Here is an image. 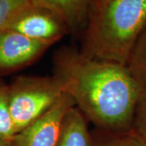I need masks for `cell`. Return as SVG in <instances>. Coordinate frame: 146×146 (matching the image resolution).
I'll return each instance as SVG.
<instances>
[{
  "mask_svg": "<svg viewBox=\"0 0 146 146\" xmlns=\"http://www.w3.org/2000/svg\"><path fill=\"white\" fill-rule=\"evenodd\" d=\"M53 63L54 75L87 119L101 131L131 129L144 89L127 66L91 58L69 47L56 51Z\"/></svg>",
  "mask_w": 146,
  "mask_h": 146,
  "instance_id": "obj_1",
  "label": "cell"
},
{
  "mask_svg": "<svg viewBox=\"0 0 146 146\" xmlns=\"http://www.w3.org/2000/svg\"><path fill=\"white\" fill-rule=\"evenodd\" d=\"M146 29V0H91L80 52L127 66Z\"/></svg>",
  "mask_w": 146,
  "mask_h": 146,
  "instance_id": "obj_2",
  "label": "cell"
},
{
  "mask_svg": "<svg viewBox=\"0 0 146 146\" xmlns=\"http://www.w3.org/2000/svg\"><path fill=\"white\" fill-rule=\"evenodd\" d=\"M7 86L16 133L44 115L65 93L62 81L55 75L21 76Z\"/></svg>",
  "mask_w": 146,
  "mask_h": 146,
  "instance_id": "obj_3",
  "label": "cell"
},
{
  "mask_svg": "<svg viewBox=\"0 0 146 146\" xmlns=\"http://www.w3.org/2000/svg\"><path fill=\"white\" fill-rule=\"evenodd\" d=\"M7 29L53 45L70 33L68 24L59 12L48 6L32 2L11 21Z\"/></svg>",
  "mask_w": 146,
  "mask_h": 146,
  "instance_id": "obj_4",
  "label": "cell"
},
{
  "mask_svg": "<svg viewBox=\"0 0 146 146\" xmlns=\"http://www.w3.org/2000/svg\"><path fill=\"white\" fill-rule=\"evenodd\" d=\"M74 106L71 96L64 93L44 115L16 133L9 146H56L63 119Z\"/></svg>",
  "mask_w": 146,
  "mask_h": 146,
  "instance_id": "obj_5",
  "label": "cell"
},
{
  "mask_svg": "<svg viewBox=\"0 0 146 146\" xmlns=\"http://www.w3.org/2000/svg\"><path fill=\"white\" fill-rule=\"evenodd\" d=\"M53 44L33 40L12 29L0 33V73L14 72L30 65Z\"/></svg>",
  "mask_w": 146,
  "mask_h": 146,
  "instance_id": "obj_6",
  "label": "cell"
},
{
  "mask_svg": "<svg viewBox=\"0 0 146 146\" xmlns=\"http://www.w3.org/2000/svg\"><path fill=\"white\" fill-rule=\"evenodd\" d=\"M56 146H94L88 119L76 106L68 110L63 119Z\"/></svg>",
  "mask_w": 146,
  "mask_h": 146,
  "instance_id": "obj_7",
  "label": "cell"
},
{
  "mask_svg": "<svg viewBox=\"0 0 146 146\" xmlns=\"http://www.w3.org/2000/svg\"><path fill=\"white\" fill-rule=\"evenodd\" d=\"M59 12L68 24L70 33H83L87 25L91 0H31Z\"/></svg>",
  "mask_w": 146,
  "mask_h": 146,
  "instance_id": "obj_8",
  "label": "cell"
},
{
  "mask_svg": "<svg viewBox=\"0 0 146 146\" xmlns=\"http://www.w3.org/2000/svg\"><path fill=\"white\" fill-rule=\"evenodd\" d=\"M16 134L9 107L8 86L0 83V141L9 145Z\"/></svg>",
  "mask_w": 146,
  "mask_h": 146,
  "instance_id": "obj_9",
  "label": "cell"
},
{
  "mask_svg": "<svg viewBox=\"0 0 146 146\" xmlns=\"http://www.w3.org/2000/svg\"><path fill=\"white\" fill-rule=\"evenodd\" d=\"M131 74L146 89V29L136 44L127 63Z\"/></svg>",
  "mask_w": 146,
  "mask_h": 146,
  "instance_id": "obj_10",
  "label": "cell"
},
{
  "mask_svg": "<svg viewBox=\"0 0 146 146\" xmlns=\"http://www.w3.org/2000/svg\"><path fill=\"white\" fill-rule=\"evenodd\" d=\"M103 136L94 146H146V143L132 129L125 131H105Z\"/></svg>",
  "mask_w": 146,
  "mask_h": 146,
  "instance_id": "obj_11",
  "label": "cell"
},
{
  "mask_svg": "<svg viewBox=\"0 0 146 146\" xmlns=\"http://www.w3.org/2000/svg\"><path fill=\"white\" fill-rule=\"evenodd\" d=\"M30 3L31 0H0V33Z\"/></svg>",
  "mask_w": 146,
  "mask_h": 146,
  "instance_id": "obj_12",
  "label": "cell"
},
{
  "mask_svg": "<svg viewBox=\"0 0 146 146\" xmlns=\"http://www.w3.org/2000/svg\"><path fill=\"white\" fill-rule=\"evenodd\" d=\"M131 129L146 143V89L138 102Z\"/></svg>",
  "mask_w": 146,
  "mask_h": 146,
  "instance_id": "obj_13",
  "label": "cell"
},
{
  "mask_svg": "<svg viewBox=\"0 0 146 146\" xmlns=\"http://www.w3.org/2000/svg\"><path fill=\"white\" fill-rule=\"evenodd\" d=\"M0 146H9V145L5 143V142H3V141H0Z\"/></svg>",
  "mask_w": 146,
  "mask_h": 146,
  "instance_id": "obj_14",
  "label": "cell"
}]
</instances>
